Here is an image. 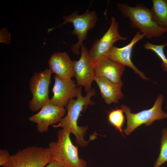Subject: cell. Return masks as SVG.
Here are the masks:
<instances>
[{"label":"cell","instance_id":"8","mask_svg":"<svg viewBox=\"0 0 167 167\" xmlns=\"http://www.w3.org/2000/svg\"><path fill=\"white\" fill-rule=\"evenodd\" d=\"M119 24L115 18H111L109 28L103 36L96 40L88 51L90 58L94 65L101 59L107 57L108 54L113 44L118 41L127 39L119 34Z\"/></svg>","mask_w":167,"mask_h":167},{"label":"cell","instance_id":"7","mask_svg":"<svg viewBox=\"0 0 167 167\" xmlns=\"http://www.w3.org/2000/svg\"><path fill=\"white\" fill-rule=\"evenodd\" d=\"M53 73L49 69L35 72L30 81V90L32 98L29 102V109L33 112L39 111L42 107L50 103L49 87Z\"/></svg>","mask_w":167,"mask_h":167},{"label":"cell","instance_id":"3","mask_svg":"<svg viewBox=\"0 0 167 167\" xmlns=\"http://www.w3.org/2000/svg\"><path fill=\"white\" fill-rule=\"evenodd\" d=\"M70 134L61 129L58 131L57 140L49 143L48 148L52 160L62 167H85L86 162L79 157L78 148L73 144Z\"/></svg>","mask_w":167,"mask_h":167},{"label":"cell","instance_id":"16","mask_svg":"<svg viewBox=\"0 0 167 167\" xmlns=\"http://www.w3.org/2000/svg\"><path fill=\"white\" fill-rule=\"evenodd\" d=\"M153 19L160 27L167 29V0H152Z\"/></svg>","mask_w":167,"mask_h":167},{"label":"cell","instance_id":"22","mask_svg":"<svg viewBox=\"0 0 167 167\" xmlns=\"http://www.w3.org/2000/svg\"><path fill=\"white\" fill-rule=\"evenodd\" d=\"M166 108L167 109V104H166Z\"/></svg>","mask_w":167,"mask_h":167},{"label":"cell","instance_id":"5","mask_svg":"<svg viewBox=\"0 0 167 167\" xmlns=\"http://www.w3.org/2000/svg\"><path fill=\"white\" fill-rule=\"evenodd\" d=\"M52 160L48 148L30 146L18 150L1 167H45Z\"/></svg>","mask_w":167,"mask_h":167},{"label":"cell","instance_id":"12","mask_svg":"<svg viewBox=\"0 0 167 167\" xmlns=\"http://www.w3.org/2000/svg\"><path fill=\"white\" fill-rule=\"evenodd\" d=\"M144 35L138 32L134 36L131 42L122 48L113 46L108 54L107 57L112 60L127 66L132 69L143 79L148 80L143 73L140 71L134 64L131 60L133 48L138 42L142 39Z\"/></svg>","mask_w":167,"mask_h":167},{"label":"cell","instance_id":"11","mask_svg":"<svg viewBox=\"0 0 167 167\" xmlns=\"http://www.w3.org/2000/svg\"><path fill=\"white\" fill-rule=\"evenodd\" d=\"M54 79V84L52 90L53 95L50 100V103L64 107L70 99L77 97L81 92L82 87L77 86L71 79H63L56 75Z\"/></svg>","mask_w":167,"mask_h":167},{"label":"cell","instance_id":"1","mask_svg":"<svg viewBox=\"0 0 167 167\" xmlns=\"http://www.w3.org/2000/svg\"><path fill=\"white\" fill-rule=\"evenodd\" d=\"M96 93L95 89L92 88L85 96H83L81 92L76 99L74 98L70 99L66 106L67 110L66 116L58 123L53 126L54 128L61 127L74 134L76 143L81 147L86 146L89 142L84 139L88 126H79L78 121L82 112L85 111L89 105L95 104L91 99Z\"/></svg>","mask_w":167,"mask_h":167},{"label":"cell","instance_id":"2","mask_svg":"<svg viewBox=\"0 0 167 167\" xmlns=\"http://www.w3.org/2000/svg\"><path fill=\"white\" fill-rule=\"evenodd\" d=\"M116 7L124 17L129 18L131 27L138 29L148 38L160 37L167 32V29L161 28L154 21L151 9L142 4L131 6L118 3Z\"/></svg>","mask_w":167,"mask_h":167},{"label":"cell","instance_id":"19","mask_svg":"<svg viewBox=\"0 0 167 167\" xmlns=\"http://www.w3.org/2000/svg\"><path fill=\"white\" fill-rule=\"evenodd\" d=\"M162 133L160 154L153 167H161L162 164L167 162V129H163Z\"/></svg>","mask_w":167,"mask_h":167},{"label":"cell","instance_id":"15","mask_svg":"<svg viewBox=\"0 0 167 167\" xmlns=\"http://www.w3.org/2000/svg\"><path fill=\"white\" fill-rule=\"evenodd\" d=\"M100 89L102 98L108 104L117 103L124 96L121 91L122 82L113 83L102 77H95L94 80Z\"/></svg>","mask_w":167,"mask_h":167},{"label":"cell","instance_id":"6","mask_svg":"<svg viewBox=\"0 0 167 167\" xmlns=\"http://www.w3.org/2000/svg\"><path fill=\"white\" fill-rule=\"evenodd\" d=\"M63 22L56 28L67 23L73 24L74 29L72 34L77 36L78 41L71 46V50L76 54L81 53L79 49L83 42L86 39L88 31L93 29L95 26L98 20V16L95 11H87L81 15L78 14L77 11H74L71 14L63 17Z\"/></svg>","mask_w":167,"mask_h":167},{"label":"cell","instance_id":"21","mask_svg":"<svg viewBox=\"0 0 167 167\" xmlns=\"http://www.w3.org/2000/svg\"><path fill=\"white\" fill-rule=\"evenodd\" d=\"M45 167H62L55 161L52 160Z\"/></svg>","mask_w":167,"mask_h":167},{"label":"cell","instance_id":"20","mask_svg":"<svg viewBox=\"0 0 167 167\" xmlns=\"http://www.w3.org/2000/svg\"><path fill=\"white\" fill-rule=\"evenodd\" d=\"M11 157L8 150L5 149L0 150V165L3 166L6 164Z\"/></svg>","mask_w":167,"mask_h":167},{"label":"cell","instance_id":"17","mask_svg":"<svg viewBox=\"0 0 167 167\" xmlns=\"http://www.w3.org/2000/svg\"><path fill=\"white\" fill-rule=\"evenodd\" d=\"M122 109H117L108 113V120L112 126L123 135L122 128L124 123L125 117Z\"/></svg>","mask_w":167,"mask_h":167},{"label":"cell","instance_id":"4","mask_svg":"<svg viewBox=\"0 0 167 167\" xmlns=\"http://www.w3.org/2000/svg\"><path fill=\"white\" fill-rule=\"evenodd\" d=\"M164 99L163 95H159L152 108L136 113H131L130 108L122 104L121 109L125 113L127 119V127L123 130L125 133L128 135L143 124L149 126L156 120L167 118V113L162 109Z\"/></svg>","mask_w":167,"mask_h":167},{"label":"cell","instance_id":"10","mask_svg":"<svg viewBox=\"0 0 167 167\" xmlns=\"http://www.w3.org/2000/svg\"><path fill=\"white\" fill-rule=\"evenodd\" d=\"M65 112L64 107L49 103L43 105L38 113L29 117L28 120L36 123L38 131L43 133L48 131L50 125L58 123Z\"/></svg>","mask_w":167,"mask_h":167},{"label":"cell","instance_id":"14","mask_svg":"<svg viewBox=\"0 0 167 167\" xmlns=\"http://www.w3.org/2000/svg\"><path fill=\"white\" fill-rule=\"evenodd\" d=\"M125 67L123 64L105 57L94 65L95 77H102L113 83H120L122 82L121 77Z\"/></svg>","mask_w":167,"mask_h":167},{"label":"cell","instance_id":"9","mask_svg":"<svg viewBox=\"0 0 167 167\" xmlns=\"http://www.w3.org/2000/svg\"><path fill=\"white\" fill-rule=\"evenodd\" d=\"M80 48V57L77 61H73L75 77L77 85L84 87L87 93L92 89V84L94 80V65L90 58L87 48L83 44Z\"/></svg>","mask_w":167,"mask_h":167},{"label":"cell","instance_id":"13","mask_svg":"<svg viewBox=\"0 0 167 167\" xmlns=\"http://www.w3.org/2000/svg\"><path fill=\"white\" fill-rule=\"evenodd\" d=\"M49 69L59 77L70 79L75 76L73 61L65 52H55L48 60Z\"/></svg>","mask_w":167,"mask_h":167},{"label":"cell","instance_id":"18","mask_svg":"<svg viewBox=\"0 0 167 167\" xmlns=\"http://www.w3.org/2000/svg\"><path fill=\"white\" fill-rule=\"evenodd\" d=\"M167 45V43L163 45H156L147 41L143 45L144 48L153 51L162 61L161 67L167 73V58L165 54L164 49Z\"/></svg>","mask_w":167,"mask_h":167}]
</instances>
